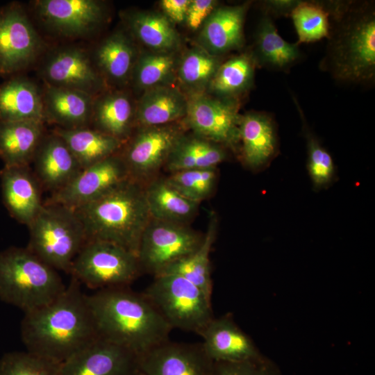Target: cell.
I'll use <instances>...</instances> for the list:
<instances>
[{"label": "cell", "instance_id": "obj_1", "mask_svg": "<svg viewBox=\"0 0 375 375\" xmlns=\"http://www.w3.org/2000/svg\"><path fill=\"white\" fill-rule=\"evenodd\" d=\"M22 340L26 351L60 364L98 338L87 295L72 278L55 299L24 313Z\"/></svg>", "mask_w": 375, "mask_h": 375}, {"label": "cell", "instance_id": "obj_2", "mask_svg": "<svg viewBox=\"0 0 375 375\" xmlns=\"http://www.w3.org/2000/svg\"><path fill=\"white\" fill-rule=\"evenodd\" d=\"M87 299L98 337L137 357L169 340L172 328L143 293L118 287Z\"/></svg>", "mask_w": 375, "mask_h": 375}, {"label": "cell", "instance_id": "obj_3", "mask_svg": "<svg viewBox=\"0 0 375 375\" xmlns=\"http://www.w3.org/2000/svg\"><path fill=\"white\" fill-rule=\"evenodd\" d=\"M330 28L321 69L335 79L367 83L375 76V12L372 3L328 1Z\"/></svg>", "mask_w": 375, "mask_h": 375}, {"label": "cell", "instance_id": "obj_4", "mask_svg": "<svg viewBox=\"0 0 375 375\" xmlns=\"http://www.w3.org/2000/svg\"><path fill=\"white\" fill-rule=\"evenodd\" d=\"M73 210L83 224L87 241L111 242L136 256L142 233L151 219L144 187L131 178Z\"/></svg>", "mask_w": 375, "mask_h": 375}, {"label": "cell", "instance_id": "obj_5", "mask_svg": "<svg viewBox=\"0 0 375 375\" xmlns=\"http://www.w3.org/2000/svg\"><path fill=\"white\" fill-rule=\"evenodd\" d=\"M65 288L57 270L27 247L0 252V299L24 313L51 302Z\"/></svg>", "mask_w": 375, "mask_h": 375}, {"label": "cell", "instance_id": "obj_6", "mask_svg": "<svg viewBox=\"0 0 375 375\" xmlns=\"http://www.w3.org/2000/svg\"><path fill=\"white\" fill-rule=\"evenodd\" d=\"M28 226L27 248L54 269L69 273L74 258L87 242L74 210L59 204L44 203Z\"/></svg>", "mask_w": 375, "mask_h": 375}, {"label": "cell", "instance_id": "obj_7", "mask_svg": "<svg viewBox=\"0 0 375 375\" xmlns=\"http://www.w3.org/2000/svg\"><path fill=\"white\" fill-rule=\"evenodd\" d=\"M143 294L172 329L200 335L214 317L211 298L181 276L169 274L156 276Z\"/></svg>", "mask_w": 375, "mask_h": 375}, {"label": "cell", "instance_id": "obj_8", "mask_svg": "<svg viewBox=\"0 0 375 375\" xmlns=\"http://www.w3.org/2000/svg\"><path fill=\"white\" fill-rule=\"evenodd\" d=\"M140 272L133 252L111 242L88 240L74 258L69 274L80 284L99 290L128 287Z\"/></svg>", "mask_w": 375, "mask_h": 375}, {"label": "cell", "instance_id": "obj_9", "mask_svg": "<svg viewBox=\"0 0 375 375\" xmlns=\"http://www.w3.org/2000/svg\"><path fill=\"white\" fill-rule=\"evenodd\" d=\"M203 236L184 224L151 219L140 238L138 260L141 272L153 276L168 266L192 254Z\"/></svg>", "mask_w": 375, "mask_h": 375}, {"label": "cell", "instance_id": "obj_10", "mask_svg": "<svg viewBox=\"0 0 375 375\" xmlns=\"http://www.w3.org/2000/svg\"><path fill=\"white\" fill-rule=\"evenodd\" d=\"M241 116L236 99L202 93L188 97L184 119L194 135L235 149L240 141Z\"/></svg>", "mask_w": 375, "mask_h": 375}, {"label": "cell", "instance_id": "obj_11", "mask_svg": "<svg viewBox=\"0 0 375 375\" xmlns=\"http://www.w3.org/2000/svg\"><path fill=\"white\" fill-rule=\"evenodd\" d=\"M42 48L41 38L19 3L0 7L1 75H11L25 69Z\"/></svg>", "mask_w": 375, "mask_h": 375}, {"label": "cell", "instance_id": "obj_12", "mask_svg": "<svg viewBox=\"0 0 375 375\" xmlns=\"http://www.w3.org/2000/svg\"><path fill=\"white\" fill-rule=\"evenodd\" d=\"M183 135L181 128L172 124L140 128L122 155L130 177L142 183L153 176Z\"/></svg>", "mask_w": 375, "mask_h": 375}, {"label": "cell", "instance_id": "obj_13", "mask_svg": "<svg viewBox=\"0 0 375 375\" xmlns=\"http://www.w3.org/2000/svg\"><path fill=\"white\" fill-rule=\"evenodd\" d=\"M130 178L122 156L116 153L82 169L65 186L53 192L48 203L75 209Z\"/></svg>", "mask_w": 375, "mask_h": 375}, {"label": "cell", "instance_id": "obj_14", "mask_svg": "<svg viewBox=\"0 0 375 375\" xmlns=\"http://www.w3.org/2000/svg\"><path fill=\"white\" fill-rule=\"evenodd\" d=\"M34 8L47 28L67 37L86 36L104 19L102 3L95 0H39Z\"/></svg>", "mask_w": 375, "mask_h": 375}, {"label": "cell", "instance_id": "obj_15", "mask_svg": "<svg viewBox=\"0 0 375 375\" xmlns=\"http://www.w3.org/2000/svg\"><path fill=\"white\" fill-rule=\"evenodd\" d=\"M138 357L97 338L60 364L59 375H138Z\"/></svg>", "mask_w": 375, "mask_h": 375}, {"label": "cell", "instance_id": "obj_16", "mask_svg": "<svg viewBox=\"0 0 375 375\" xmlns=\"http://www.w3.org/2000/svg\"><path fill=\"white\" fill-rule=\"evenodd\" d=\"M143 375H210L213 362L201 343H180L169 340L138 357Z\"/></svg>", "mask_w": 375, "mask_h": 375}, {"label": "cell", "instance_id": "obj_17", "mask_svg": "<svg viewBox=\"0 0 375 375\" xmlns=\"http://www.w3.org/2000/svg\"><path fill=\"white\" fill-rule=\"evenodd\" d=\"M42 75L48 85L81 91L94 97L103 85V77L86 51L74 47L52 54L44 63Z\"/></svg>", "mask_w": 375, "mask_h": 375}, {"label": "cell", "instance_id": "obj_18", "mask_svg": "<svg viewBox=\"0 0 375 375\" xmlns=\"http://www.w3.org/2000/svg\"><path fill=\"white\" fill-rule=\"evenodd\" d=\"M199 335L203 349L212 362H241L262 356L251 338L228 315L214 317Z\"/></svg>", "mask_w": 375, "mask_h": 375}, {"label": "cell", "instance_id": "obj_19", "mask_svg": "<svg viewBox=\"0 0 375 375\" xmlns=\"http://www.w3.org/2000/svg\"><path fill=\"white\" fill-rule=\"evenodd\" d=\"M249 3L216 7L201 26L199 46L220 56L242 47L244 22Z\"/></svg>", "mask_w": 375, "mask_h": 375}, {"label": "cell", "instance_id": "obj_20", "mask_svg": "<svg viewBox=\"0 0 375 375\" xmlns=\"http://www.w3.org/2000/svg\"><path fill=\"white\" fill-rule=\"evenodd\" d=\"M0 178L6 208L17 221L28 226L44 205L36 176L28 166H4Z\"/></svg>", "mask_w": 375, "mask_h": 375}, {"label": "cell", "instance_id": "obj_21", "mask_svg": "<svg viewBox=\"0 0 375 375\" xmlns=\"http://www.w3.org/2000/svg\"><path fill=\"white\" fill-rule=\"evenodd\" d=\"M33 160L34 174L40 185L53 193L82 169L64 140L54 133L43 137Z\"/></svg>", "mask_w": 375, "mask_h": 375}, {"label": "cell", "instance_id": "obj_22", "mask_svg": "<svg viewBox=\"0 0 375 375\" xmlns=\"http://www.w3.org/2000/svg\"><path fill=\"white\" fill-rule=\"evenodd\" d=\"M240 156L252 169L266 166L277 153L278 142L274 120L267 113L249 112L240 123Z\"/></svg>", "mask_w": 375, "mask_h": 375}, {"label": "cell", "instance_id": "obj_23", "mask_svg": "<svg viewBox=\"0 0 375 375\" xmlns=\"http://www.w3.org/2000/svg\"><path fill=\"white\" fill-rule=\"evenodd\" d=\"M94 99L81 91L47 84L42 94L44 121L65 129L88 127Z\"/></svg>", "mask_w": 375, "mask_h": 375}, {"label": "cell", "instance_id": "obj_24", "mask_svg": "<svg viewBox=\"0 0 375 375\" xmlns=\"http://www.w3.org/2000/svg\"><path fill=\"white\" fill-rule=\"evenodd\" d=\"M188 97L170 85L144 92L135 107V125L140 128L163 126L185 117Z\"/></svg>", "mask_w": 375, "mask_h": 375}, {"label": "cell", "instance_id": "obj_25", "mask_svg": "<svg viewBox=\"0 0 375 375\" xmlns=\"http://www.w3.org/2000/svg\"><path fill=\"white\" fill-rule=\"evenodd\" d=\"M0 121L44 122L42 94L35 83L15 76L0 85Z\"/></svg>", "mask_w": 375, "mask_h": 375}, {"label": "cell", "instance_id": "obj_26", "mask_svg": "<svg viewBox=\"0 0 375 375\" xmlns=\"http://www.w3.org/2000/svg\"><path fill=\"white\" fill-rule=\"evenodd\" d=\"M44 136L42 122L0 121V158L4 166H28Z\"/></svg>", "mask_w": 375, "mask_h": 375}, {"label": "cell", "instance_id": "obj_27", "mask_svg": "<svg viewBox=\"0 0 375 375\" xmlns=\"http://www.w3.org/2000/svg\"><path fill=\"white\" fill-rule=\"evenodd\" d=\"M135 113L128 94L112 92L94 98L91 123L94 129L124 142L135 125Z\"/></svg>", "mask_w": 375, "mask_h": 375}, {"label": "cell", "instance_id": "obj_28", "mask_svg": "<svg viewBox=\"0 0 375 375\" xmlns=\"http://www.w3.org/2000/svg\"><path fill=\"white\" fill-rule=\"evenodd\" d=\"M251 53L256 65L282 71L288 69L301 55L299 44L283 40L267 14L258 26Z\"/></svg>", "mask_w": 375, "mask_h": 375}, {"label": "cell", "instance_id": "obj_29", "mask_svg": "<svg viewBox=\"0 0 375 375\" xmlns=\"http://www.w3.org/2000/svg\"><path fill=\"white\" fill-rule=\"evenodd\" d=\"M53 133L64 140L81 169L116 154L124 143L88 126L72 129L56 127Z\"/></svg>", "mask_w": 375, "mask_h": 375}, {"label": "cell", "instance_id": "obj_30", "mask_svg": "<svg viewBox=\"0 0 375 375\" xmlns=\"http://www.w3.org/2000/svg\"><path fill=\"white\" fill-rule=\"evenodd\" d=\"M144 194L151 217L156 220L184 224L199 209V203L183 196L165 178L144 187Z\"/></svg>", "mask_w": 375, "mask_h": 375}, {"label": "cell", "instance_id": "obj_31", "mask_svg": "<svg viewBox=\"0 0 375 375\" xmlns=\"http://www.w3.org/2000/svg\"><path fill=\"white\" fill-rule=\"evenodd\" d=\"M135 46L123 32H116L105 39L95 52L96 65L101 75L122 84L131 78L138 58Z\"/></svg>", "mask_w": 375, "mask_h": 375}, {"label": "cell", "instance_id": "obj_32", "mask_svg": "<svg viewBox=\"0 0 375 375\" xmlns=\"http://www.w3.org/2000/svg\"><path fill=\"white\" fill-rule=\"evenodd\" d=\"M226 158L224 147L197 135L180 139L166 163L171 173L197 169L216 168Z\"/></svg>", "mask_w": 375, "mask_h": 375}, {"label": "cell", "instance_id": "obj_33", "mask_svg": "<svg viewBox=\"0 0 375 375\" xmlns=\"http://www.w3.org/2000/svg\"><path fill=\"white\" fill-rule=\"evenodd\" d=\"M126 19L132 33L153 52H175L179 47V34L164 15L141 11L130 13Z\"/></svg>", "mask_w": 375, "mask_h": 375}, {"label": "cell", "instance_id": "obj_34", "mask_svg": "<svg viewBox=\"0 0 375 375\" xmlns=\"http://www.w3.org/2000/svg\"><path fill=\"white\" fill-rule=\"evenodd\" d=\"M256 66L251 52L233 56L221 63L207 92L217 97L235 99L252 86Z\"/></svg>", "mask_w": 375, "mask_h": 375}, {"label": "cell", "instance_id": "obj_35", "mask_svg": "<svg viewBox=\"0 0 375 375\" xmlns=\"http://www.w3.org/2000/svg\"><path fill=\"white\" fill-rule=\"evenodd\" d=\"M216 231L217 219L213 215L210 218L207 231L199 247L192 254L168 266L160 274L181 276L199 287L211 298L212 283L210 252L215 241Z\"/></svg>", "mask_w": 375, "mask_h": 375}, {"label": "cell", "instance_id": "obj_36", "mask_svg": "<svg viewBox=\"0 0 375 375\" xmlns=\"http://www.w3.org/2000/svg\"><path fill=\"white\" fill-rule=\"evenodd\" d=\"M221 65L219 56H213L200 46L188 50L178 60L176 76L190 95L204 93Z\"/></svg>", "mask_w": 375, "mask_h": 375}, {"label": "cell", "instance_id": "obj_37", "mask_svg": "<svg viewBox=\"0 0 375 375\" xmlns=\"http://www.w3.org/2000/svg\"><path fill=\"white\" fill-rule=\"evenodd\" d=\"M175 53L151 52L139 55L131 74L135 86L144 92L170 85L176 75L179 60Z\"/></svg>", "mask_w": 375, "mask_h": 375}, {"label": "cell", "instance_id": "obj_38", "mask_svg": "<svg viewBox=\"0 0 375 375\" xmlns=\"http://www.w3.org/2000/svg\"><path fill=\"white\" fill-rule=\"evenodd\" d=\"M290 16L297 33L298 44L312 42L328 37L329 13L324 3L300 1Z\"/></svg>", "mask_w": 375, "mask_h": 375}, {"label": "cell", "instance_id": "obj_39", "mask_svg": "<svg viewBox=\"0 0 375 375\" xmlns=\"http://www.w3.org/2000/svg\"><path fill=\"white\" fill-rule=\"evenodd\" d=\"M303 124V132L306 139L307 169L313 187L317 190L328 187L335 176V165L330 153L322 146L310 131L299 102L292 96Z\"/></svg>", "mask_w": 375, "mask_h": 375}, {"label": "cell", "instance_id": "obj_40", "mask_svg": "<svg viewBox=\"0 0 375 375\" xmlns=\"http://www.w3.org/2000/svg\"><path fill=\"white\" fill-rule=\"evenodd\" d=\"M217 178L216 168H208L171 173L165 179L183 196L200 203L213 192Z\"/></svg>", "mask_w": 375, "mask_h": 375}, {"label": "cell", "instance_id": "obj_41", "mask_svg": "<svg viewBox=\"0 0 375 375\" xmlns=\"http://www.w3.org/2000/svg\"><path fill=\"white\" fill-rule=\"evenodd\" d=\"M60 364L26 351L6 353L0 359V375H59Z\"/></svg>", "mask_w": 375, "mask_h": 375}, {"label": "cell", "instance_id": "obj_42", "mask_svg": "<svg viewBox=\"0 0 375 375\" xmlns=\"http://www.w3.org/2000/svg\"><path fill=\"white\" fill-rule=\"evenodd\" d=\"M210 375H281L278 367L263 356L241 362H213Z\"/></svg>", "mask_w": 375, "mask_h": 375}, {"label": "cell", "instance_id": "obj_43", "mask_svg": "<svg viewBox=\"0 0 375 375\" xmlns=\"http://www.w3.org/2000/svg\"><path fill=\"white\" fill-rule=\"evenodd\" d=\"M217 4L214 0H190L185 21L188 26L193 31L201 27Z\"/></svg>", "mask_w": 375, "mask_h": 375}, {"label": "cell", "instance_id": "obj_44", "mask_svg": "<svg viewBox=\"0 0 375 375\" xmlns=\"http://www.w3.org/2000/svg\"><path fill=\"white\" fill-rule=\"evenodd\" d=\"M190 0H162L160 7L164 15L171 22L181 23L185 21Z\"/></svg>", "mask_w": 375, "mask_h": 375}, {"label": "cell", "instance_id": "obj_45", "mask_svg": "<svg viewBox=\"0 0 375 375\" xmlns=\"http://www.w3.org/2000/svg\"><path fill=\"white\" fill-rule=\"evenodd\" d=\"M300 1L297 0H267L262 1L265 13L269 16L290 15Z\"/></svg>", "mask_w": 375, "mask_h": 375}, {"label": "cell", "instance_id": "obj_46", "mask_svg": "<svg viewBox=\"0 0 375 375\" xmlns=\"http://www.w3.org/2000/svg\"><path fill=\"white\" fill-rule=\"evenodd\" d=\"M138 375H143L142 374H141L140 372H139V374Z\"/></svg>", "mask_w": 375, "mask_h": 375}]
</instances>
